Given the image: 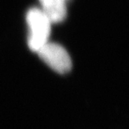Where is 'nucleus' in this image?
<instances>
[{"mask_svg":"<svg viewBox=\"0 0 129 129\" xmlns=\"http://www.w3.org/2000/svg\"><path fill=\"white\" fill-rule=\"evenodd\" d=\"M29 26L28 46L31 51L38 52L48 42L51 33V21L41 9L31 8L26 16Z\"/></svg>","mask_w":129,"mask_h":129,"instance_id":"nucleus-1","label":"nucleus"},{"mask_svg":"<svg viewBox=\"0 0 129 129\" xmlns=\"http://www.w3.org/2000/svg\"><path fill=\"white\" fill-rule=\"evenodd\" d=\"M37 53L48 66L58 73L64 74L72 69L71 57L68 51L58 44L48 42Z\"/></svg>","mask_w":129,"mask_h":129,"instance_id":"nucleus-2","label":"nucleus"},{"mask_svg":"<svg viewBox=\"0 0 129 129\" xmlns=\"http://www.w3.org/2000/svg\"><path fill=\"white\" fill-rule=\"evenodd\" d=\"M66 1L67 0H48L41 5V10L51 23H58L64 19L66 16Z\"/></svg>","mask_w":129,"mask_h":129,"instance_id":"nucleus-3","label":"nucleus"},{"mask_svg":"<svg viewBox=\"0 0 129 129\" xmlns=\"http://www.w3.org/2000/svg\"><path fill=\"white\" fill-rule=\"evenodd\" d=\"M47 1H48V0H40V2H41V5H42V4H44V3H46Z\"/></svg>","mask_w":129,"mask_h":129,"instance_id":"nucleus-4","label":"nucleus"}]
</instances>
